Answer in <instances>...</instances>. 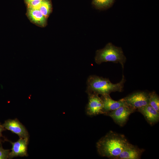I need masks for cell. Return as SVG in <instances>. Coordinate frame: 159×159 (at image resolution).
<instances>
[{
	"instance_id": "obj_1",
	"label": "cell",
	"mask_w": 159,
	"mask_h": 159,
	"mask_svg": "<svg viewBox=\"0 0 159 159\" xmlns=\"http://www.w3.org/2000/svg\"><path fill=\"white\" fill-rule=\"evenodd\" d=\"M128 142L124 135L110 131L99 140L96 147L101 156L115 159Z\"/></svg>"
},
{
	"instance_id": "obj_2",
	"label": "cell",
	"mask_w": 159,
	"mask_h": 159,
	"mask_svg": "<svg viewBox=\"0 0 159 159\" xmlns=\"http://www.w3.org/2000/svg\"><path fill=\"white\" fill-rule=\"evenodd\" d=\"M125 81L123 75L121 81L115 84L112 83L107 78L90 75L87 80L86 92L87 94L94 93L101 95H110L113 92H121L123 90Z\"/></svg>"
},
{
	"instance_id": "obj_3",
	"label": "cell",
	"mask_w": 159,
	"mask_h": 159,
	"mask_svg": "<svg viewBox=\"0 0 159 159\" xmlns=\"http://www.w3.org/2000/svg\"><path fill=\"white\" fill-rule=\"evenodd\" d=\"M95 59L98 64L104 62H112L120 63L123 68L126 59L121 47L115 46L110 42L103 48L96 51Z\"/></svg>"
},
{
	"instance_id": "obj_4",
	"label": "cell",
	"mask_w": 159,
	"mask_h": 159,
	"mask_svg": "<svg viewBox=\"0 0 159 159\" xmlns=\"http://www.w3.org/2000/svg\"><path fill=\"white\" fill-rule=\"evenodd\" d=\"M126 105L136 110L149 104V94L145 92L134 93L120 99Z\"/></svg>"
},
{
	"instance_id": "obj_5",
	"label": "cell",
	"mask_w": 159,
	"mask_h": 159,
	"mask_svg": "<svg viewBox=\"0 0 159 159\" xmlns=\"http://www.w3.org/2000/svg\"><path fill=\"white\" fill-rule=\"evenodd\" d=\"M136 110L127 105H123L105 115L110 116L116 123L122 126L126 123L130 115Z\"/></svg>"
},
{
	"instance_id": "obj_6",
	"label": "cell",
	"mask_w": 159,
	"mask_h": 159,
	"mask_svg": "<svg viewBox=\"0 0 159 159\" xmlns=\"http://www.w3.org/2000/svg\"><path fill=\"white\" fill-rule=\"evenodd\" d=\"M88 94V102L86 108L87 115L92 116L104 114L102 101L99 94L94 93Z\"/></svg>"
},
{
	"instance_id": "obj_7",
	"label": "cell",
	"mask_w": 159,
	"mask_h": 159,
	"mask_svg": "<svg viewBox=\"0 0 159 159\" xmlns=\"http://www.w3.org/2000/svg\"><path fill=\"white\" fill-rule=\"evenodd\" d=\"M29 140V138H19L16 142H13L10 141L12 147L11 152L9 153L8 158L11 159L18 156H27Z\"/></svg>"
},
{
	"instance_id": "obj_8",
	"label": "cell",
	"mask_w": 159,
	"mask_h": 159,
	"mask_svg": "<svg viewBox=\"0 0 159 159\" xmlns=\"http://www.w3.org/2000/svg\"><path fill=\"white\" fill-rule=\"evenodd\" d=\"M2 125L6 130L17 134L19 138H29V133L26 128L16 118L6 120Z\"/></svg>"
},
{
	"instance_id": "obj_9",
	"label": "cell",
	"mask_w": 159,
	"mask_h": 159,
	"mask_svg": "<svg viewBox=\"0 0 159 159\" xmlns=\"http://www.w3.org/2000/svg\"><path fill=\"white\" fill-rule=\"evenodd\" d=\"M144 151L143 149L139 148L128 142L115 159H139Z\"/></svg>"
},
{
	"instance_id": "obj_10",
	"label": "cell",
	"mask_w": 159,
	"mask_h": 159,
	"mask_svg": "<svg viewBox=\"0 0 159 159\" xmlns=\"http://www.w3.org/2000/svg\"><path fill=\"white\" fill-rule=\"evenodd\" d=\"M138 112L145 117L150 125L157 122L159 120V112L149 104L138 109Z\"/></svg>"
},
{
	"instance_id": "obj_11",
	"label": "cell",
	"mask_w": 159,
	"mask_h": 159,
	"mask_svg": "<svg viewBox=\"0 0 159 159\" xmlns=\"http://www.w3.org/2000/svg\"><path fill=\"white\" fill-rule=\"evenodd\" d=\"M26 15L29 20L35 24L41 27L46 25L47 18L39 9L27 8Z\"/></svg>"
},
{
	"instance_id": "obj_12",
	"label": "cell",
	"mask_w": 159,
	"mask_h": 159,
	"mask_svg": "<svg viewBox=\"0 0 159 159\" xmlns=\"http://www.w3.org/2000/svg\"><path fill=\"white\" fill-rule=\"evenodd\" d=\"M101 97L103 102V112L104 114L115 110L121 106L127 105L120 99L117 101L113 100L110 95H102Z\"/></svg>"
},
{
	"instance_id": "obj_13",
	"label": "cell",
	"mask_w": 159,
	"mask_h": 159,
	"mask_svg": "<svg viewBox=\"0 0 159 159\" xmlns=\"http://www.w3.org/2000/svg\"><path fill=\"white\" fill-rule=\"evenodd\" d=\"M148 104L156 110L159 112V97L155 92L149 93Z\"/></svg>"
},
{
	"instance_id": "obj_14",
	"label": "cell",
	"mask_w": 159,
	"mask_h": 159,
	"mask_svg": "<svg viewBox=\"0 0 159 159\" xmlns=\"http://www.w3.org/2000/svg\"><path fill=\"white\" fill-rule=\"evenodd\" d=\"M39 10L42 14L47 18L52 11V6L49 0H43Z\"/></svg>"
},
{
	"instance_id": "obj_15",
	"label": "cell",
	"mask_w": 159,
	"mask_h": 159,
	"mask_svg": "<svg viewBox=\"0 0 159 159\" xmlns=\"http://www.w3.org/2000/svg\"><path fill=\"white\" fill-rule=\"evenodd\" d=\"M114 0H94L95 4L99 8H103L110 6Z\"/></svg>"
},
{
	"instance_id": "obj_16",
	"label": "cell",
	"mask_w": 159,
	"mask_h": 159,
	"mask_svg": "<svg viewBox=\"0 0 159 159\" xmlns=\"http://www.w3.org/2000/svg\"><path fill=\"white\" fill-rule=\"evenodd\" d=\"M43 0H36L31 1L27 4V8L39 9Z\"/></svg>"
},
{
	"instance_id": "obj_17",
	"label": "cell",
	"mask_w": 159,
	"mask_h": 159,
	"mask_svg": "<svg viewBox=\"0 0 159 159\" xmlns=\"http://www.w3.org/2000/svg\"><path fill=\"white\" fill-rule=\"evenodd\" d=\"M10 150H5L3 148L1 144L0 146V159H6L9 158Z\"/></svg>"
},
{
	"instance_id": "obj_18",
	"label": "cell",
	"mask_w": 159,
	"mask_h": 159,
	"mask_svg": "<svg viewBox=\"0 0 159 159\" xmlns=\"http://www.w3.org/2000/svg\"><path fill=\"white\" fill-rule=\"evenodd\" d=\"M6 129L2 125H1L0 123V144H1V142H3V141L1 139V138H4V137L2 135V132L3 131L6 130Z\"/></svg>"
},
{
	"instance_id": "obj_19",
	"label": "cell",
	"mask_w": 159,
	"mask_h": 159,
	"mask_svg": "<svg viewBox=\"0 0 159 159\" xmlns=\"http://www.w3.org/2000/svg\"><path fill=\"white\" fill-rule=\"evenodd\" d=\"M36 0H25V2L26 4L32 1Z\"/></svg>"
}]
</instances>
